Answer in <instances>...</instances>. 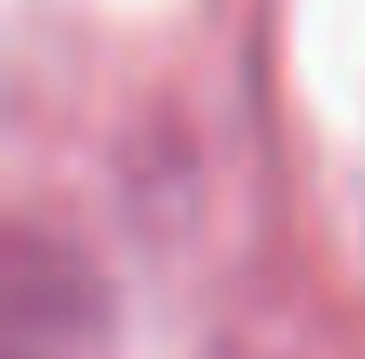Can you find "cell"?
Instances as JSON below:
<instances>
[]
</instances>
